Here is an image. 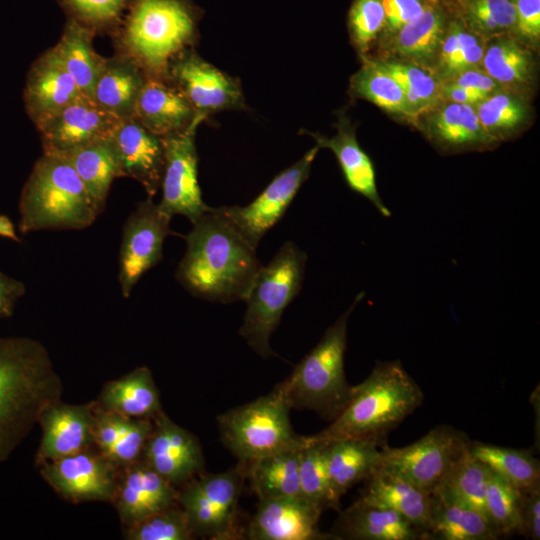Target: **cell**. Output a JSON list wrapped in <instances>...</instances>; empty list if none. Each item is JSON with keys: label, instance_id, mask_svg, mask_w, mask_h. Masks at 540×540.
<instances>
[{"label": "cell", "instance_id": "47", "mask_svg": "<svg viewBox=\"0 0 540 540\" xmlns=\"http://www.w3.org/2000/svg\"><path fill=\"white\" fill-rule=\"evenodd\" d=\"M466 13L471 24L489 34L515 27V6L511 0H466Z\"/></svg>", "mask_w": 540, "mask_h": 540}, {"label": "cell", "instance_id": "34", "mask_svg": "<svg viewBox=\"0 0 540 540\" xmlns=\"http://www.w3.org/2000/svg\"><path fill=\"white\" fill-rule=\"evenodd\" d=\"M303 445L265 456L245 468L259 500L301 497L299 457Z\"/></svg>", "mask_w": 540, "mask_h": 540}, {"label": "cell", "instance_id": "26", "mask_svg": "<svg viewBox=\"0 0 540 540\" xmlns=\"http://www.w3.org/2000/svg\"><path fill=\"white\" fill-rule=\"evenodd\" d=\"M337 539L423 540L427 535L392 509L359 497L336 523Z\"/></svg>", "mask_w": 540, "mask_h": 540}, {"label": "cell", "instance_id": "4", "mask_svg": "<svg viewBox=\"0 0 540 540\" xmlns=\"http://www.w3.org/2000/svg\"><path fill=\"white\" fill-rule=\"evenodd\" d=\"M200 15L191 0H132L120 30L123 54L147 76L167 79L172 60L195 42Z\"/></svg>", "mask_w": 540, "mask_h": 540}, {"label": "cell", "instance_id": "1", "mask_svg": "<svg viewBox=\"0 0 540 540\" xmlns=\"http://www.w3.org/2000/svg\"><path fill=\"white\" fill-rule=\"evenodd\" d=\"M185 236L175 276L193 296L231 303L246 298L261 263L254 249L219 211L210 208Z\"/></svg>", "mask_w": 540, "mask_h": 540}, {"label": "cell", "instance_id": "37", "mask_svg": "<svg viewBox=\"0 0 540 540\" xmlns=\"http://www.w3.org/2000/svg\"><path fill=\"white\" fill-rule=\"evenodd\" d=\"M444 21L441 13L432 8H423L421 14L404 25L395 38L397 52L407 58L425 62L431 60L440 47L444 36Z\"/></svg>", "mask_w": 540, "mask_h": 540}, {"label": "cell", "instance_id": "44", "mask_svg": "<svg viewBox=\"0 0 540 540\" xmlns=\"http://www.w3.org/2000/svg\"><path fill=\"white\" fill-rule=\"evenodd\" d=\"M124 536L128 540H188L194 533L177 502L125 528Z\"/></svg>", "mask_w": 540, "mask_h": 540}, {"label": "cell", "instance_id": "28", "mask_svg": "<svg viewBox=\"0 0 540 540\" xmlns=\"http://www.w3.org/2000/svg\"><path fill=\"white\" fill-rule=\"evenodd\" d=\"M364 481L361 498L394 510L429 539L431 493L379 466Z\"/></svg>", "mask_w": 540, "mask_h": 540}, {"label": "cell", "instance_id": "25", "mask_svg": "<svg viewBox=\"0 0 540 540\" xmlns=\"http://www.w3.org/2000/svg\"><path fill=\"white\" fill-rule=\"evenodd\" d=\"M153 428V419H136L93 404L94 446L118 467L139 461Z\"/></svg>", "mask_w": 540, "mask_h": 540}, {"label": "cell", "instance_id": "21", "mask_svg": "<svg viewBox=\"0 0 540 540\" xmlns=\"http://www.w3.org/2000/svg\"><path fill=\"white\" fill-rule=\"evenodd\" d=\"M112 140L117 151L122 177L140 183L153 198L161 187L164 170V145L161 137L147 130L134 116L124 119Z\"/></svg>", "mask_w": 540, "mask_h": 540}, {"label": "cell", "instance_id": "35", "mask_svg": "<svg viewBox=\"0 0 540 540\" xmlns=\"http://www.w3.org/2000/svg\"><path fill=\"white\" fill-rule=\"evenodd\" d=\"M469 452L520 492L540 487V462L526 449L470 440Z\"/></svg>", "mask_w": 540, "mask_h": 540}, {"label": "cell", "instance_id": "41", "mask_svg": "<svg viewBox=\"0 0 540 540\" xmlns=\"http://www.w3.org/2000/svg\"><path fill=\"white\" fill-rule=\"evenodd\" d=\"M401 86L408 116H417L432 107L440 97L435 79L416 65L402 62H380Z\"/></svg>", "mask_w": 540, "mask_h": 540}, {"label": "cell", "instance_id": "55", "mask_svg": "<svg viewBox=\"0 0 540 540\" xmlns=\"http://www.w3.org/2000/svg\"><path fill=\"white\" fill-rule=\"evenodd\" d=\"M440 96L453 103L468 104L472 106L477 105L488 97L478 91L462 87L449 81L445 82L440 87Z\"/></svg>", "mask_w": 540, "mask_h": 540}, {"label": "cell", "instance_id": "19", "mask_svg": "<svg viewBox=\"0 0 540 540\" xmlns=\"http://www.w3.org/2000/svg\"><path fill=\"white\" fill-rule=\"evenodd\" d=\"M177 496L176 487L140 459L121 468L112 504L127 528L177 503Z\"/></svg>", "mask_w": 540, "mask_h": 540}, {"label": "cell", "instance_id": "32", "mask_svg": "<svg viewBox=\"0 0 540 540\" xmlns=\"http://www.w3.org/2000/svg\"><path fill=\"white\" fill-rule=\"evenodd\" d=\"M59 155L63 156L74 168L96 210L101 214L113 180L122 177L121 165L112 137Z\"/></svg>", "mask_w": 540, "mask_h": 540}, {"label": "cell", "instance_id": "14", "mask_svg": "<svg viewBox=\"0 0 540 540\" xmlns=\"http://www.w3.org/2000/svg\"><path fill=\"white\" fill-rule=\"evenodd\" d=\"M121 468L95 446L40 466L44 480L63 498L73 503H112Z\"/></svg>", "mask_w": 540, "mask_h": 540}, {"label": "cell", "instance_id": "36", "mask_svg": "<svg viewBox=\"0 0 540 540\" xmlns=\"http://www.w3.org/2000/svg\"><path fill=\"white\" fill-rule=\"evenodd\" d=\"M432 132L443 144L455 147L486 145L497 140L483 128L474 106L453 102L434 115Z\"/></svg>", "mask_w": 540, "mask_h": 540}, {"label": "cell", "instance_id": "11", "mask_svg": "<svg viewBox=\"0 0 540 540\" xmlns=\"http://www.w3.org/2000/svg\"><path fill=\"white\" fill-rule=\"evenodd\" d=\"M204 120L200 117L186 130L162 138L165 162L158 206L169 217L183 215L192 224L211 208L202 200L198 183L195 135Z\"/></svg>", "mask_w": 540, "mask_h": 540}, {"label": "cell", "instance_id": "20", "mask_svg": "<svg viewBox=\"0 0 540 540\" xmlns=\"http://www.w3.org/2000/svg\"><path fill=\"white\" fill-rule=\"evenodd\" d=\"M93 404H66L61 400L47 407L38 420L42 430L35 463L41 466L94 446Z\"/></svg>", "mask_w": 540, "mask_h": 540}, {"label": "cell", "instance_id": "24", "mask_svg": "<svg viewBox=\"0 0 540 540\" xmlns=\"http://www.w3.org/2000/svg\"><path fill=\"white\" fill-rule=\"evenodd\" d=\"M324 443L331 495L338 509L341 497L380 465L387 443L373 438H340Z\"/></svg>", "mask_w": 540, "mask_h": 540}, {"label": "cell", "instance_id": "33", "mask_svg": "<svg viewBox=\"0 0 540 540\" xmlns=\"http://www.w3.org/2000/svg\"><path fill=\"white\" fill-rule=\"evenodd\" d=\"M93 35V29L69 18L60 40L53 47L81 92L90 98L106 61L93 48Z\"/></svg>", "mask_w": 540, "mask_h": 540}, {"label": "cell", "instance_id": "8", "mask_svg": "<svg viewBox=\"0 0 540 540\" xmlns=\"http://www.w3.org/2000/svg\"><path fill=\"white\" fill-rule=\"evenodd\" d=\"M291 407L280 384L270 393L220 415L218 425L226 447L243 466L303 445L306 436L292 429Z\"/></svg>", "mask_w": 540, "mask_h": 540}, {"label": "cell", "instance_id": "57", "mask_svg": "<svg viewBox=\"0 0 540 540\" xmlns=\"http://www.w3.org/2000/svg\"><path fill=\"white\" fill-rule=\"evenodd\" d=\"M0 237L7 238L17 243L21 242L13 222L4 214H0Z\"/></svg>", "mask_w": 540, "mask_h": 540}, {"label": "cell", "instance_id": "46", "mask_svg": "<svg viewBox=\"0 0 540 540\" xmlns=\"http://www.w3.org/2000/svg\"><path fill=\"white\" fill-rule=\"evenodd\" d=\"M69 18L95 30L120 22L132 0H58Z\"/></svg>", "mask_w": 540, "mask_h": 540}, {"label": "cell", "instance_id": "56", "mask_svg": "<svg viewBox=\"0 0 540 540\" xmlns=\"http://www.w3.org/2000/svg\"><path fill=\"white\" fill-rule=\"evenodd\" d=\"M466 32L461 30L457 25L453 24L449 32L441 41L440 63L444 69L461 49Z\"/></svg>", "mask_w": 540, "mask_h": 540}, {"label": "cell", "instance_id": "18", "mask_svg": "<svg viewBox=\"0 0 540 540\" xmlns=\"http://www.w3.org/2000/svg\"><path fill=\"white\" fill-rule=\"evenodd\" d=\"M322 509L302 497L260 500L247 538L252 540L337 539L318 529Z\"/></svg>", "mask_w": 540, "mask_h": 540}, {"label": "cell", "instance_id": "40", "mask_svg": "<svg viewBox=\"0 0 540 540\" xmlns=\"http://www.w3.org/2000/svg\"><path fill=\"white\" fill-rule=\"evenodd\" d=\"M490 473L489 468L467 450L438 489L485 514Z\"/></svg>", "mask_w": 540, "mask_h": 540}, {"label": "cell", "instance_id": "17", "mask_svg": "<svg viewBox=\"0 0 540 540\" xmlns=\"http://www.w3.org/2000/svg\"><path fill=\"white\" fill-rule=\"evenodd\" d=\"M141 459L175 487L186 484L203 467L198 439L163 411L153 418Z\"/></svg>", "mask_w": 540, "mask_h": 540}, {"label": "cell", "instance_id": "15", "mask_svg": "<svg viewBox=\"0 0 540 540\" xmlns=\"http://www.w3.org/2000/svg\"><path fill=\"white\" fill-rule=\"evenodd\" d=\"M167 80L204 118L220 111L245 107L239 80L201 58L192 48L182 51L172 60Z\"/></svg>", "mask_w": 540, "mask_h": 540}, {"label": "cell", "instance_id": "27", "mask_svg": "<svg viewBox=\"0 0 540 540\" xmlns=\"http://www.w3.org/2000/svg\"><path fill=\"white\" fill-rule=\"evenodd\" d=\"M338 124L337 134L333 137L305 130L303 133L312 136L319 148L330 149L339 162L348 186L367 198L383 217H390V210L379 196L375 169L370 157L358 144L354 130L345 119L341 118Z\"/></svg>", "mask_w": 540, "mask_h": 540}, {"label": "cell", "instance_id": "43", "mask_svg": "<svg viewBox=\"0 0 540 540\" xmlns=\"http://www.w3.org/2000/svg\"><path fill=\"white\" fill-rule=\"evenodd\" d=\"M485 72L499 84L514 85L529 77L530 61L527 53L512 40L495 42L482 59Z\"/></svg>", "mask_w": 540, "mask_h": 540}, {"label": "cell", "instance_id": "42", "mask_svg": "<svg viewBox=\"0 0 540 540\" xmlns=\"http://www.w3.org/2000/svg\"><path fill=\"white\" fill-rule=\"evenodd\" d=\"M521 492L491 471L484 512L499 536L518 532Z\"/></svg>", "mask_w": 540, "mask_h": 540}, {"label": "cell", "instance_id": "2", "mask_svg": "<svg viewBox=\"0 0 540 540\" xmlns=\"http://www.w3.org/2000/svg\"><path fill=\"white\" fill-rule=\"evenodd\" d=\"M63 385L46 347L0 337V463L29 435L42 412L61 400Z\"/></svg>", "mask_w": 540, "mask_h": 540}, {"label": "cell", "instance_id": "51", "mask_svg": "<svg viewBox=\"0 0 540 540\" xmlns=\"http://www.w3.org/2000/svg\"><path fill=\"white\" fill-rule=\"evenodd\" d=\"M482 44L470 33L466 32L463 45L452 61L443 69L445 77L463 70L476 67L484 56Z\"/></svg>", "mask_w": 540, "mask_h": 540}, {"label": "cell", "instance_id": "12", "mask_svg": "<svg viewBox=\"0 0 540 540\" xmlns=\"http://www.w3.org/2000/svg\"><path fill=\"white\" fill-rule=\"evenodd\" d=\"M315 146L297 162L280 172L266 188L246 206H222L219 211L243 238L256 249L263 236L284 215L303 183L319 151Z\"/></svg>", "mask_w": 540, "mask_h": 540}, {"label": "cell", "instance_id": "50", "mask_svg": "<svg viewBox=\"0 0 540 540\" xmlns=\"http://www.w3.org/2000/svg\"><path fill=\"white\" fill-rule=\"evenodd\" d=\"M515 27L520 35L530 41L540 36V0H515Z\"/></svg>", "mask_w": 540, "mask_h": 540}, {"label": "cell", "instance_id": "39", "mask_svg": "<svg viewBox=\"0 0 540 540\" xmlns=\"http://www.w3.org/2000/svg\"><path fill=\"white\" fill-rule=\"evenodd\" d=\"M351 90L382 109L408 115L401 86L380 62L366 61L352 77Z\"/></svg>", "mask_w": 540, "mask_h": 540}, {"label": "cell", "instance_id": "6", "mask_svg": "<svg viewBox=\"0 0 540 540\" xmlns=\"http://www.w3.org/2000/svg\"><path fill=\"white\" fill-rule=\"evenodd\" d=\"M363 297L364 292L355 297L352 305L280 383L291 408L313 410L333 420L346 405L352 388L347 382L344 365L347 323Z\"/></svg>", "mask_w": 540, "mask_h": 540}, {"label": "cell", "instance_id": "16", "mask_svg": "<svg viewBox=\"0 0 540 540\" xmlns=\"http://www.w3.org/2000/svg\"><path fill=\"white\" fill-rule=\"evenodd\" d=\"M122 120L81 96L37 126L43 153L60 154L80 146L111 138Z\"/></svg>", "mask_w": 540, "mask_h": 540}, {"label": "cell", "instance_id": "7", "mask_svg": "<svg viewBox=\"0 0 540 540\" xmlns=\"http://www.w3.org/2000/svg\"><path fill=\"white\" fill-rule=\"evenodd\" d=\"M306 261V253L294 242L284 243L272 260L261 266L244 299L246 311L239 334L261 357L274 355L270 338L301 290Z\"/></svg>", "mask_w": 540, "mask_h": 540}, {"label": "cell", "instance_id": "52", "mask_svg": "<svg viewBox=\"0 0 540 540\" xmlns=\"http://www.w3.org/2000/svg\"><path fill=\"white\" fill-rule=\"evenodd\" d=\"M385 22L393 31L400 30L404 25L417 18L423 7L419 0H382Z\"/></svg>", "mask_w": 540, "mask_h": 540}, {"label": "cell", "instance_id": "38", "mask_svg": "<svg viewBox=\"0 0 540 540\" xmlns=\"http://www.w3.org/2000/svg\"><path fill=\"white\" fill-rule=\"evenodd\" d=\"M300 494L320 509H336L325 460V443L306 436L299 457Z\"/></svg>", "mask_w": 540, "mask_h": 540}, {"label": "cell", "instance_id": "29", "mask_svg": "<svg viewBox=\"0 0 540 540\" xmlns=\"http://www.w3.org/2000/svg\"><path fill=\"white\" fill-rule=\"evenodd\" d=\"M431 496L429 539L494 540L499 537L482 511L441 489Z\"/></svg>", "mask_w": 540, "mask_h": 540}, {"label": "cell", "instance_id": "13", "mask_svg": "<svg viewBox=\"0 0 540 540\" xmlns=\"http://www.w3.org/2000/svg\"><path fill=\"white\" fill-rule=\"evenodd\" d=\"M171 217L153 198L140 202L126 219L119 252L118 279L121 293L128 298L137 282L163 258L166 237L173 234Z\"/></svg>", "mask_w": 540, "mask_h": 540}, {"label": "cell", "instance_id": "3", "mask_svg": "<svg viewBox=\"0 0 540 540\" xmlns=\"http://www.w3.org/2000/svg\"><path fill=\"white\" fill-rule=\"evenodd\" d=\"M424 393L398 360L377 362L370 374L352 386L341 412L321 432L318 441L340 438H373L386 435L423 402Z\"/></svg>", "mask_w": 540, "mask_h": 540}, {"label": "cell", "instance_id": "45", "mask_svg": "<svg viewBox=\"0 0 540 540\" xmlns=\"http://www.w3.org/2000/svg\"><path fill=\"white\" fill-rule=\"evenodd\" d=\"M483 128L497 139L496 134L517 127L526 117V107L517 97L495 93L474 106Z\"/></svg>", "mask_w": 540, "mask_h": 540}, {"label": "cell", "instance_id": "31", "mask_svg": "<svg viewBox=\"0 0 540 540\" xmlns=\"http://www.w3.org/2000/svg\"><path fill=\"white\" fill-rule=\"evenodd\" d=\"M97 402L107 410L136 419H153L163 411L159 390L145 366L107 382Z\"/></svg>", "mask_w": 540, "mask_h": 540}, {"label": "cell", "instance_id": "9", "mask_svg": "<svg viewBox=\"0 0 540 540\" xmlns=\"http://www.w3.org/2000/svg\"><path fill=\"white\" fill-rule=\"evenodd\" d=\"M470 439L449 425H438L415 442L383 450L379 467L432 493L467 452Z\"/></svg>", "mask_w": 540, "mask_h": 540}, {"label": "cell", "instance_id": "5", "mask_svg": "<svg viewBox=\"0 0 540 540\" xmlns=\"http://www.w3.org/2000/svg\"><path fill=\"white\" fill-rule=\"evenodd\" d=\"M22 234L40 230H83L100 215L82 180L61 155L43 153L19 199Z\"/></svg>", "mask_w": 540, "mask_h": 540}, {"label": "cell", "instance_id": "48", "mask_svg": "<svg viewBox=\"0 0 540 540\" xmlns=\"http://www.w3.org/2000/svg\"><path fill=\"white\" fill-rule=\"evenodd\" d=\"M385 23L382 0H355L349 12L352 39L365 52Z\"/></svg>", "mask_w": 540, "mask_h": 540}, {"label": "cell", "instance_id": "22", "mask_svg": "<svg viewBox=\"0 0 540 540\" xmlns=\"http://www.w3.org/2000/svg\"><path fill=\"white\" fill-rule=\"evenodd\" d=\"M83 95L53 48L31 66L23 94L27 114L36 127Z\"/></svg>", "mask_w": 540, "mask_h": 540}, {"label": "cell", "instance_id": "30", "mask_svg": "<svg viewBox=\"0 0 540 540\" xmlns=\"http://www.w3.org/2000/svg\"><path fill=\"white\" fill-rule=\"evenodd\" d=\"M146 78L145 72L128 56L106 58L91 98L121 120L133 117Z\"/></svg>", "mask_w": 540, "mask_h": 540}, {"label": "cell", "instance_id": "23", "mask_svg": "<svg viewBox=\"0 0 540 540\" xmlns=\"http://www.w3.org/2000/svg\"><path fill=\"white\" fill-rule=\"evenodd\" d=\"M134 117L161 138L180 133L196 119L204 118L169 80L151 76H147L139 93Z\"/></svg>", "mask_w": 540, "mask_h": 540}, {"label": "cell", "instance_id": "54", "mask_svg": "<svg viewBox=\"0 0 540 540\" xmlns=\"http://www.w3.org/2000/svg\"><path fill=\"white\" fill-rule=\"evenodd\" d=\"M26 292L25 284L0 270V320L10 318L19 299Z\"/></svg>", "mask_w": 540, "mask_h": 540}, {"label": "cell", "instance_id": "10", "mask_svg": "<svg viewBox=\"0 0 540 540\" xmlns=\"http://www.w3.org/2000/svg\"><path fill=\"white\" fill-rule=\"evenodd\" d=\"M246 470H231L191 479L178 491L177 501L195 535L209 539L239 538L236 524L238 501Z\"/></svg>", "mask_w": 540, "mask_h": 540}, {"label": "cell", "instance_id": "53", "mask_svg": "<svg viewBox=\"0 0 540 540\" xmlns=\"http://www.w3.org/2000/svg\"><path fill=\"white\" fill-rule=\"evenodd\" d=\"M448 81L478 91L486 96H490L500 89V84L485 70H478L475 67L452 75Z\"/></svg>", "mask_w": 540, "mask_h": 540}, {"label": "cell", "instance_id": "49", "mask_svg": "<svg viewBox=\"0 0 540 540\" xmlns=\"http://www.w3.org/2000/svg\"><path fill=\"white\" fill-rule=\"evenodd\" d=\"M518 533L532 540L540 539V487L528 492H521Z\"/></svg>", "mask_w": 540, "mask_h": 540}]
</instances>
